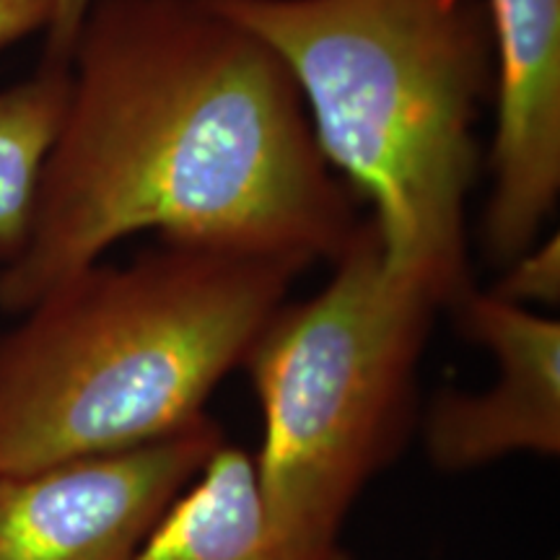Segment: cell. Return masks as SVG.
<instances>
[{"instance_id": "30bf717a", "label": "cell", "mask_w": 560, "mask_h": 560, "mask_svg": "<svg viewBox=\"0 0 560 560\" xmlns=\"http://www.w3.org/2000/svg\"><path fill=\"white\" fill-rule=\"evenodd\" d=\"M493 296L511 304L537 301V304H558L560 296V249L558 236L540 249H527L506 265V276L495 285Z\"/></svg>"}, {"instance_id": "9c48e42d", "label": "cell", "mask_w": 560, "mask_h": 560, "mask_svg": "<svg viewBox=\"0 0 560 560\" xmlns=\"http://www.w3.org/2000/svg\"><path fill=\"white\" fill-rule=\"evenodd\" d=\"M70 96V66L39 62L30 79L0 91V268L30 236L39 179Z\"/></svg>"}, {"instance_id": "8992f818", "label": "cell", "mask_w": 560, "mask_h": 560, "mask_svg": "<svg viewBox=\"0 0 560 560\" xmlns=\"http://www.w3.org/2000/svg\"><path fill=\"white\" fill-rule=\"evenodd\" d=\"M495 55V177L480 240L495 265L535 247L560 192V0H488Z\"/></svg>"}, {"instance_id": "5b68a950", "label": "cell", "mask_w": 560, "mask_h": 560, "mask_svg": "<svg viewBox=\"0 0 560 560\" xmlns=\"http://www.w3.org/2000/svg\"><path fill=\"white\" fill-rule=\"evenodd\" d=\"M221 441L202 418L136 450L0 475V560H130Z\"/></svg>"}, {"instance_id": "8fae6325", "label": "cell", "mask_w": 560, "mask_h": 560, "mask_svg": "<svg viewBox=\"0 0 560 560\" xmlns=\"http://www.w3.org/2000/svg\"><path fill=\"white\" fill-rule=\"evenodd\" d=\"M91 0H52V19L45 30V55L42 62L70 66L75 34L83 16H86Z\"/></svg>"}, {"instance_id": "277c9868", "label": "cell", "mask_w": 560, "mask_h": 560, "mask_svg": "<svg viewBox=\"0 0 560 560\" xmlns=\"http://www.w3.org/2000/svg\"><path fill=\"white\" fill-rule=\"evenodd\" d=\"M317 296L280 306L249 348L262 408L257 488L270 522L338 542L363 486L408 439L416 369L441 306L384 262L374 221H359Z\"/></svg>"}, {"instance_id": "7a4b0ae2", "label": "cell", "mask_w": 560, "mask_h": 560, "mask_svg": "<svg viewBox=\"0 0 560 560\" xmlns=\"http://www.w3.org/2000/svg\"><path fill=\"white\" fill-rule=\"evenodd\" d=\"M296 81L327 164L374 206L384 262L454 306L467 276L465 200L490 86L482 0H206Z\"/></svg>"}, {"instance_id": "6da1fadb", "label": "cell", "mask_w": 560, "mask_h": 560, "mask_svg": "<svg viewBox=\"0 0 560 560\" xmlns=\"http://www.w3.org/2000/svg\"><path fill=\"white\" fill-rule=\"evenodd\" d=\"M355 226L353 190L260 37L206 0H91L30 236L0 268V310H30L140 231L310 268Z\"/></svg>"}, {"instance_id": "7c38bea8", "label": "cell", "mask_w": 560, "mask_h": 560, "mask_svg": "<svg viewBox=\"0 0 560 560\" xmlns=\"http://www.w3.org/2000/svg\"><path fill=\"white\" fill-rule=\"evenodd\" d=\"M52 0H0V52L34 32L47 30Z\"/></svg>"}, {"instance_id": "3957f363", "label": "cell", "mask_w": 560, "mask_h": 560, "mask_svg": "<svg viewBox=\"0 0 560 560\" xmlns=\"http://www.w3.org/2000/svg\"><path fill=\"white\" fill-rule=\"evenodd\" d=\"M304 265L161 242L89 265L0 335V475L170 439L283 306Z\"/></svg>"}, {"instance_id": "ba28073f", "label": "cell", "mask_w": 560, "mask_h": 560, "mask_svg": "<svg viewBox=\"0 0 560 560\" xmlns=\"http://www.w3.org/2000/svg\"><path fill=\"white\" fill-rule=\"evenodd\" d=\"M130 560H350L340 542H310L270 522L255 459L221 441Z\"/></svg>"}, {"instance_id": "52a82bcc", "label": "cell", "mask_w": 560, "mask_h": 560, "mask_svg": "<svg viewBox=\"0 0 560 560\" xmlns=\"http://www.w3.org/2000/svg\"><path fill=\"white\" fill-rule=\"evenodd\" d=\"M462 332L490 348L501 374L480 395L441 392L425 418V446L441 470H470L514 452H560V325L493 293L467 291L452 306Z\"/></svg>"}]
</instances>
